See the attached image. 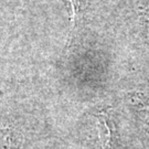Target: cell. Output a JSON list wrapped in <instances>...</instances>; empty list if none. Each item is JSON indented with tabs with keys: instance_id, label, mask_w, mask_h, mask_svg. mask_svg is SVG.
I'll return each instance as SVG.
<instances>
[{
	"instance_id": "1",
	"label": "cell",
	"mask_w": 149,
	"mask_h": 149,
	"mask_svg": "<svg viewBox=\"0 0 149 149\" xmlns=\"http://www.w3.org/2000/svg\"><path fill=\"white\" fill-rule=\"evenodd\" d=\"M97 127H98V137L102 149H114L113 129L109 124V119L106 115L97 116Z\"/></svg>"
},
{
	"instance_id": "2",
	"label": "cell",
	"mask_w": 149,
	"mask_h": 149,
	"mask_svg": "<svg viewBox=\"0 0 149 149\" xmlns=\"http://www.w3.org/2000/svg\"><path fill=\"white\" fill-rule=\"evenodd\" d=\"M70 5H71V11H72V24H75V20L80 12L81 0H70Z\"/></svg>"
}]
</instances>
